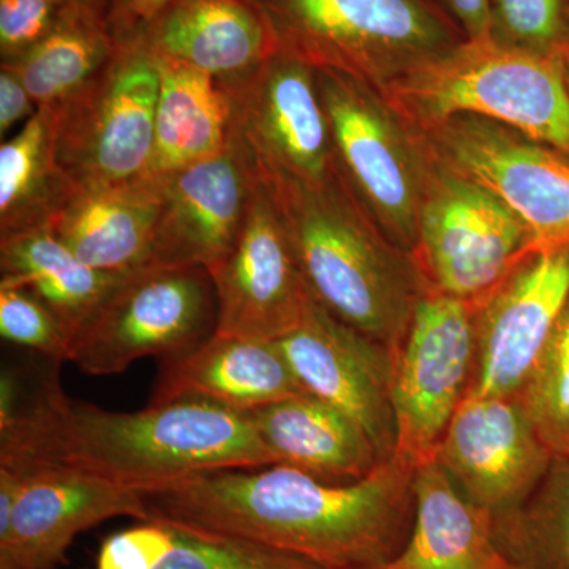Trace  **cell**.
<instances>
[{"instance_id":"obj_39","label":"cell","mask_w":569,"mask_h":569,"mask_svg":"<svg viewBox=\"0 0 569 569\" xmlns=\"http://www.w3.org/2000/svg\"><path fill=\"white\" fill-rule=\"evenodd\" d=\"M82 2L88 3L92 9L102 11V13L107 10V0H82Z\"/></svg>"},{"instance_id":"obj_6","label":"cell","mask_w":569,"mask_h":569,"mask_svg":"<svg viewBox=\"0 0 569 569\" xmlns=\"http://www.w3.org/2000/svg\"><path fill=\"white\" fill-rule=\"evenodd\" d=\"M336 167L356 201L392 244L413 253L419 212L436 159L425 134L373 86L316 69Z\"/></svg>"},{"instance_id":"obj_12","label":"cell","mask_w":569,"mask_h":569,"mask_svg":"<svg viewBox=\"0 0 569 569\" xmlns=\"http://www.w3.org/2000/svg\"><path fill=\"white\" fill-rule=\"evenodd\" d=\"M421 133L445 167L485 187L519 217L533 250L569 249L567 156L479 116H452Z\"/></svg>"},{"instance_id":"obj_35","label":"cell","mask_w":569,"mask_h":569,"mask_svg":"<svg viewBox=\"0 0 569 569\" xmlns=\"http://www.w3.org/2000/svg\"><path fill=\"white\" fill-rule=\"evenodd\" d=\"M176 0H107L108 26L118 43L133 40L142 29Z\"/></svg>"},{"instance_id":"obj_7","label":"cell","mask_w":569,"mask_h":569,"mask_svg":"<svg viewBox=\"0 0 569 569\" xmlns=\"http://www.w3.org/2000/svg\"><path fill=\"white\" fill-rule=\"evenodd\" d=\"M160 74L138 40L121 41L91 81L50 111L56 157L81 187L126 186L148 178Z\"/></svg>"},{"instance_id":"obj_3","label":"cell","mask_w":569,"mask_h":569,"mask_svg":"<svg viewBox=\"0 0 569 569\" xmlns=\"http://www.w3.org/2000/svg\"><path fill=\"white\" fill-rule=\"evenodd\" d=\"M269 189L313 299L343 325L395 350L427 288L413 253L378 230L337 167L321 183Z\"/></svg>"},{"instance_id":"obj_29","label":"cell","mask_w":569,"mask_h":569,"mask_svg":"<svg viewBox=\"0 0 569 569\" xmlns=\"http://www.w3.org/2000/svg\"><path fill=\"white\" fill-rule=\"evenodd\" d=\"M518 400L553 458L569 459V298Z\"/></svg>"},{"instance_id":"obj_4","label":"cell","mask_w":569,"mask_h":569,"mask_svg":"<svg viewBox=\"0 0 569 569\" xmlns=\"http://www.w3.org/2000/svg\"><path fill=\"white\" fill-rule=\"evenodd\" d=\"M380 92L419 132L452 116H479L569 159V91L563 59L556 56L490 36L463 40Z\"/></svg>"},{"instance_id":"obj_17","label":"cell","mask_w":569,"mask_h":569,"mask_svg":"<svg viewBox=\"0 0 569 569\" xmlns=\"http://www.w3.org/2000/svg\"><path fill=\"white\" fill-rule=\"evenodd\" d=\"M157 179L162 204L146 268L211 271L238 242L257 176L228 142L222 152Z\"/></svg>"},{"instance_id":"obj_22","label":"cell","mask_w":569,"mask_h":569,"mask_svg":"<svg viewBox=\"0 0 569 569\" xmlns=\"http://www.w3.org/2000/svg\"><path fill=\"white\" fill-rule=\"evenodd\" d=\"M247 413L279 463L326 481H358L385 462L353 418L307 392Z\"/></svg>"},{"instance_id":"obj_14","label":"cell","mask_w":569,"mask_h":569,"mask_svg":"<svg viewBox=\"0 0 569 569\" xmlns=\"http://www.w3.org/2000/svg\"><path fill=\"white\" fill-rule=\"evenodd\" d=\"M568 298L569 249H539L471 302L477 361L467 396L518 397Z\"/></svg>"},{"instance_id":"obj_1","label":"cell","mask_w":569,"mask_h":569,"mask_svg":"<svg viewBox=\"0 0 569 569\" xmlns=\"http://www.w3.org/2000/svg\"><path fill=\"white\" fill-rule=\"evenodd\" d=\"M413 475L399 456L353 482L274 463L194 475L142 498L151 519L252 539L329 569H385L413 527Z\"/></svg>"},{"instance_id":"obj_16","label":"cell","mask_w":569,"mask_h":569,"mask_svg":"<svg viewBox=\"0 0 569 569\" xmlns=\"http://www.w3.org/2000/svg\"><path fill=\"white\" fill-rule=\"evenodd\" d=\"M552 459L518 397L477 396L460 403L433 458L492 518L522 503Z\"/></svg>"},{"instance_id":"obj_11","label":"cell","mask_w":569,"mask_h":569,"mask_svg":"<svg viewBox=\"0 0 569 569\" xmlns=\"http://www.w3.org/2000/svg\"><path fill=\"white\" fill-rule=\"evenodd\" d=\"M530 250L529 231L511 209L436 159L413 252L427 287L478 301Z\"/></svg>"},{"instance_id":"obj_15","label":"cell","mask_w":569,"mask_h":569,"mask_svg":"<svg viewBox=\"0 0 569 569\" xmlns=\"http://www.w3.org/2000/svg\"><path fill=\"white\" fill-rule=\"evenodd\" d=\"M276 346L307 395L353 418L381 459L395 456L391 348L337 320L313 296L302 323Z\"/></svg>"},{"instance_id":"obj_2","label":"cell","mask_w":569,"mask_h":569,"mask_svg":"<svg viewBox=\"0 0 569 569\" xmlns=\"http://www.w3.org/2000/svg\"><path fill=\"white\" fill-rule=\"evenodd\" d=\"M274 463L244 411L201 399L104 410L71 399L54 376L0 427V467L77 471L141 496L208 471Z\"/></svg>"},{"instance_id":"obj_9","label":"cell","mask_w":569,"mask_h":569,"mask_svg":"<svg viewBox=\"0 0 569 569\" xmlns=\"http://www.w3.org/2000/svg\"><path fill=\"white\" fill-rule=\"evenodd\" d=\"M220 84L230 99L228 142L260 181L321 183L335 174V144L312 66L277 48L253 70Z\"/></svg>"},{"instance_id":"obj_27","label":"cell","mask_w":569,"mask_h":569,"mask_svg":"<svg viewBox=\"0 0 569 569\" xmlns=\"http://www.w3.org/2000/svg\"><path fill=\"white\" fill-rule=\"evenodd\" d=\"M74 186L56 157L50 111L39 108L0 148V238L50 230Z\"/></svg>"},{"instance_id":"obj_37","label":"cell","mask_w":569,"mask_h":569,"mask_svg":"<svg viewBox=\"0 0 569 569\" xmlns=\"http://www.w3.org/2000/svg\"><path fill=\"white\" fill-rule=\"evenodd\" d=\"M458 26L466 40L490 36V2L492 0H432Z\"/></svg>"},{"instance_id":"obj_10","label":"cell","mask_w":569,"mask_h":569,"mask_svg":"<svg viewBox=\"0 0 569 569\" xmlns=\"http://www.w3.org/2000/svg\"><path fill=\"white\" fill-rule=\"evenodd\" d=\"M477 361L473 305L427 287L392 350L396 452L415 468L436 458Z\"/></svg>"},{"instance_id":"obj_23","label":"cell","mask_w":569,"mask_h":569,"mask_svg":"<svg viewBox=\"0 0 569 569\" xmlns=\"http://www.w3.org/2000/svg\"><path fill=\"white\" fill-rule=\"evenodd\" d=\"M413 497L410 537L385 569H509L492 515L468 500L436 460L415 468Z\"/></svg>"},{"instance_id":"obj_25","label":"cell","mask_w":569,"mask_h":569,"mask_svg":"<svg viewBox=\"0 0 569 569\" xmlns=\"http://www.w3.org/2000/svg\"><path fill=\"white\" fill-rule=\"evenodd\" d=\"M0 287H22L77 335L129 272L92 268L48 228L0 238Z\"/></svg>"},{"instance_id":"obj_24","label":"cell","mask_w":569,"mask_h":569,"mask_svg":"<svg viewBox=\"0 0 569 569\" xmlns=\"http://www.w3.org/2000/svg\"><path fill=\"white\" fill-rule=\"evenodd\" d=\"M160 74L149 178H162L222 152L230 137V99L219 80L156 58Z\"/></svg>"},{"instance_id":"obj_36","label":"cell","mask_w":569,"mask_h":569,"mask_svg":"<svg viewBox=\"0 0 569 569\" xmlns=\"http://www.w3.org/2000/svg\"><path fill=\"white\" fill-rule=\"evenodd\" d=\"M37 110L39 108L22 84L20 77L9 67L0 66V134L2 138L18 122L29 121Z\"/></svg>"},{"instance_id":"obj_32","label":"cell","mask_w":569,"mask_h":569,"mask_svg":"<svg viewBox=\"0 0 569 569\" xmlns=\"http://www.w3.org/2000/svg\"><path fill=\"white\" fill-rule=\"evenodd\" d=\"M0 336L58 365L70 361L69 331L28 288L0 287Z\"/></svg>"},{"instance_id":"obj_41","label":"cell","mask_w":569,"mask_h":569,"mask_svg":"<svg viewBox=\"0 0 569 569\" xmlns=\"http://www.w3.org/2000/svg\"><path fill=\"white\" fill-rule=\"evenodd\" d=\"M52 2H59V3H62V2H69V0H52Z\"/></svg>"},{"instance_id":"obj_38","label":"cell","mask_w":569,"mask_h":569,"mask_svg":"<svg viewBox=\"0 0 569 569\" xmlns=\"http://www.w3.org/2000/svg\"><path fill=\"white\" fill-rule=\"evenodd\" d=\"M21 489V475L10 468L0 467V541L9 537Z\"/></svg>"},{"instance_id":"obj_19","label":"cell","mask_w":569,"mask_h":569,"mask_svg":"<svg viewBox=\"0 0 569 569\" xmlns=\"http://www.w3.org/2000/svg\"><path fill=\"white\" fill-rule=\"evenodd\" d=\"M306 395L276 342L213 332L206 342L160 365L149 406L201 399L238 411Z\"/></svg>"},{"instance_id":"obj_31","label":"cell","mask_w":569,"mask_h":569,"mask_svg":"<svg viewBox=\"0 0 569 569\" xmlns=\"http://www.w3.org/2000/svg\"><path fill=\"white\" fill-rule=\"evenodd\" d=\"M490 37L522 50L569 58V0H492Z\"/></svg>"},{"instance_id":"obj_20","label":"cell","mask_w":569,"mask_h":569,"mask_svg":"<svg viewBox=\"0 0 569 569\" xmlns=\"http://www.w3.org/2000/svg\"><path fill=\"white\" fill-rule=\"evenodd\" d=\"M133 40L156 58L204 71L220 82L253 70L279 48L250 0H176Z\"/></svg>"},{"instance_id":"obj_21","label":"cell","mask_w":569,"mask_h":569,"mask_svg":"<svg viewBox=\"0 0 569 569\" xmlns=\"http://www.w3.org/2000/svg\"><path fill=\"white\" fill-rule=\"evenodd\" d=\"M162 204L157 178L114 187L74 186L50 230L92 268L133 272L146 268Z\"/></svg>"},{"instance_id":"obj_30","label":"cell","mask_w":569,"mask_h":569,"mask_svg":"<svg viewBox=\"0 0 569 569\" xmlns=\"http://www.w3.org/2000/svg\"><path fill=\"white\" fill-rule=\"evenodd\" d=\"M163 522L173 529L174 548L157 569H329L252 539Z\"/></svg>"},{"instance_id":"obj_26","label":"cell","mask_w":569,"mask_h":569,"mask_svg":"<svg viewBox=\"0 0 569 569\" xmlns=\"http://www.w3.org/2000/svg\"><path fill=\"white\" fill-rule=\"evenodd\" d=\"M118 44L102 11L82 0H69L37 47L2 66L20 77L37 108L56 107L91 81Z\"/></svg>"},{"instance_id":"obj_13","label":"cell","mask_w":569,"mask_h":569,"mask_svg":"<svg viewBox=\"0 0 569 569\" xmlns=\"http://www.w3.org/2000/svg\"><path fill=\"white\" fill-rule=\"evenodd\" d=\"M209 274L217 335L277 342L305 320L312 293L268 183L258 179L238 242Z\"/></svg>"},{"instance_id":"obj_33","label":"cell","mask_w":569,"mask_h":569,"mask_svg":"<svg viewBox=\"0 0 569 569\" xmlns=\"http://www.w3.org/2000/svg\"><path fill=\"white\" fill-rule=\"evenodd\" d=\"M174 548L173 529L159 519L104 539L96 569H157Z\"/></svg>"},{"instance_id":"obj_18","label":"cell","mask_w":569,"mask_h":569,"mask_svg":"<svg viewBox=\"0 0 569 569\" xmlns=\"http://www.w3.org/2000/svg\"><path fill=\"white\" fill-rule=\"evenodd\" d=\"M20 475L13 523L9 537L0 541V569H58L82 531L121 516L151 520L137 490L69 470Z\"/></svg>"},{"instance_id":"obj_40","label":"cell","mask_w":569,"mask_h":569,"mask_svg":"<svg viewBox=\"0 0 569 569\" xmlns=\"http://www.w3.org/2000/svg\"><path fill=\"white\" fill-rule=\"evenodd\" d=\"M563 66H565V78H567V86L569 91V58L563 59Z\"/></svg>"},{"instance_id":"obj_34","label":"cell","mask_w":569,"mask_h":569,"mask_svg":"<svg viewBox=\"0 0 569 569\" xmlns=\"http://www.w3.org/2000/svg\"><path fill=\"white\" fill-rule=\"evenodd\" d=\"M63 3L52 0H0V56L2 62L20 59L48 36Z\"/></svg>"},{"instance_id":"obj_28","label":"cell","mask_w":569,"mask_h":569,"mask_svg":"<svg viewBox=\"0 0 569 569\" xmlns=\"http://www.w3.org/2000/svg\"><path fill=\"white\" fill-rule=\"evenodd\" d=\"M509 569H569V459L553 458L529 497L493 518Z\"/></svg>"},{"instance_id":"obj_5","label":"cell","mask_w":569,"mask_h":569,"mask_svg":"<svg viewBox=\"0 0 569 569\" xmlns=\"http://www.w3.org/2000/svg\"><path fill=\"white\" fill-rule=\"evenodd\" d=\"M280 50L383 91L466 40L432 0H250Z\"/></svg>"},{"instance_id":"obj_8","label":"cell","mask_w":569,"mask_h":569,"mask_svg":"<svg viewBox=\"0 0 569 569\" xmlns=\"http://www.w3.org/2000/svg\"><path fill=\"white\" fill-rule=\"evenodd\" d=\"M216 287L204 268L129 272L71 337L70 361L88 376H116L144 358H178L217 329Z\"/></svg>"}]
</instances>
